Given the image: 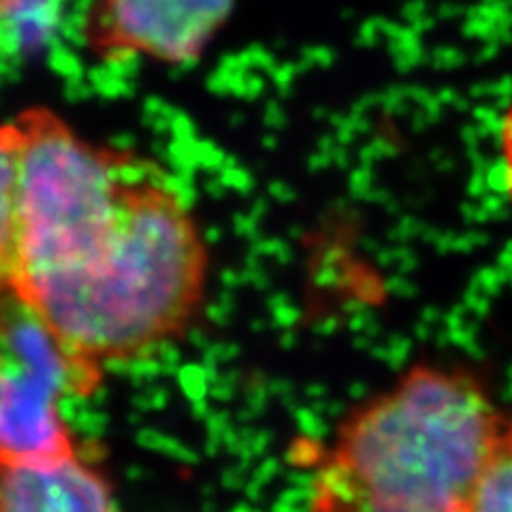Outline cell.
Wrapping results in <instances>:
<instances>
[{
  "label": "cell",
  "instance_id": "cell-10",
  "mask_svg": "<svg viewBox=\"0 0 512 512\" xmlns=\"http://www.w3.org/2000/svg\"><path fill=\"white\" fill-rule=\"evenodd\" d=\"M500 146H502V163H504V178H506V188L510 192V199H512V105L508 109V114L502 122V139H500Z\"/></svg>",
  "mask_w": 512,
  "mask_h": 512
},
{
  "label": "cell",
  "instance_id": "cell-1",
  "mask_svg": "<svg viewBox=\"0 0 512 512\" xmlns=\"http://www.w3.org/2000/svg\"><path fill=\"white\" fill-rule=\"evenodd\" d=\"M210 252L163 173L141 163L114 229L84 261L26 278L13 297L86 365L137 359L178 340L205 297Z\"/></svg>",
  "mask_w": 512,
  "mask_h": 512
},
{
  "label": "cell",
  "instance_id": "cell-9",
  "mask_svg": "<svg viewBox=\"0 0 512 512\" xmlns=\"http://www.w3.org/2000/svg\"><path fill=\"white\" fill-rule=\"evenodd\" d=\"M20 32L11 20L0 18V69H5L11 58L20 52Z\"/></svg>",
  "mask_w": 512,
  "mask_h": 512
},
{
  "label": "cell",
  "instance_id": "cell-2",
  "mask_svg": "<svg viewBox=\"0 0 512 512\" xmlns=\"http://www.w3.org/2000/svg\"><path fill=\"white\" fill-rule=\"evenodd\" d=\"M502 416L472 376L414 365L335 431L310 512H472Z\"/></svg>",
  "mask_w": 512,
  "mask_h": 512
},
{
  "label": "cell",
  "instance_id": "cell-8",
  "mask_svg": "<svg viewBox=\"0 0 512 512\" xmlns=\"http://www.w3.org/2000/svg\"><path fill=\"white\" fill-rule=\"evenodd\" d=\"M472 512H512V419L506 414L478 480Z\"/></svg>",
  "mask_w": 512,
  "mask_h": 512
},
{
  "label": "cell",
  "instance_id": "cell-7",
  "mask_svg": "<svg viewBox=\"0 0 512 512\" xmlns=\"http://www.w3.org/2000/svg\"><path fill=\"white\" fill-rule=\"evenodd\" d=\"M22 271L20 169L11 124H0V297L13 295Z\"/></svg>",
  "mask_w": 512,
  "mask_h": 512
},
{
  "label": "cell",
  "instance_id": "cell-6",
  "mask_svg": "<svg viewBox=\"0 0 512 512\" xmlns=\"http://www.w3.org/2000/svg\"><path fill=\"white\" fill-rule=\"evenodd\" d=\"M0 512H118L107 480L77 457L0 463Z\"/></svg>",
  "mask_w": 512,
  "mask_h": 512
},
{
  "label": "cell",
  "instance_id": "cell-4",
  "mask_svg": "<svg viewBox=\"0 0 512 512\" xmlns=\"http://www.w3.org/2000/svg\"><path fill=\"white\" fill-rule=\"evenodd\" d=\"M103 370L75 359L18 297H0V463L75 457L58 412L64 393L88 395Z\"/></svg>",
  "mask_w": 512,
  "mask_h": 512
},
{
  "label": "cell",
  "instance_id": "cell-11",
  "mask_svg": "<svg viewBox=\"0 0 512 512\" xmlns=\"http://www.w3.org/2000/svg\"><path fill=\"white\" fill-rule=\"evenodd\" d=\"M26 0H0V18H9L15 11H18Z\"/></svg>",
  "mask_w": 512,
  "mask_h": 512
},
{
  "label": "cell",
  "instance_id": "cell-3",
  "mask_svg": "<svg viewBox=\"0 0 512 512\" xmlns=\"http://www.w3.org/2000/svg\"><path fill=\"white\" fill-rule=\"evenodd\" d=\"M9 124L20 169V286L84 261L103 242L141 160L96 146L47 107L26 109Z\"/></svg>",
  "mask_w": 512,
  "mask_h": 512
},
{
  "label": "cell",
  "instance_id": "cell-5",
  "mask_svg": "<svg viewBox=\"0 0 512 512\" xmlns=\"http://www.w3.org/2000/svg\"><path fill=\"white\" fill-rule=\"evenodd\" d=\"M235 0H90L84 37L101 58L197 60L227 24Z\"/></svg>",
  "mask_w": 512,
  "mask_h": 512
}]
</instances>
